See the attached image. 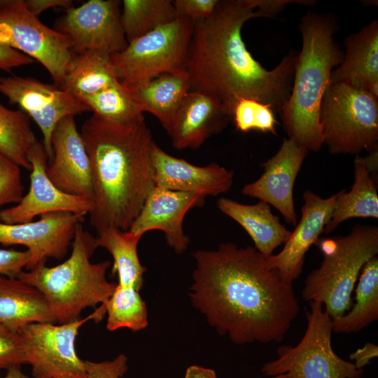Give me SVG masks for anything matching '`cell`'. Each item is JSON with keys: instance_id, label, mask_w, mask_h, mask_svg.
Masks as SVG:
<instances>
[{"instance_id": "1", "label": "cell", "mask_w": 378, "mask_h": 378, "mask_svg": "<svg viewBox=\"0 0 378 378\" xmlns=\"http://www.w3.org/2000/svg\"><path fill=\"white\" fill-rule=\"evenodd\" d=\"M189 293L210 326L235 344L281 342L300 312L292 284L254 246L197 250Z\"/></svg>"}, {"instance_id": "2", "label": "cell", "mask_w": 378, "mask_h": 378, "mask_svg": "<svg viewBox=\"0 0 378 378\" xmlns=\"http://www.w3.org/2000/svg\"><path fill=\"white\" fill-rule=\"evenodd\" d=\"M293 0H221L210 17L194 24L186 71L190 91L213 97L232 118L241 99L270 105L281 113L289 99L298 52H290L273 69L264 68L242 38L244 24L272 18Z\"/></svg>"}, {"instance_id": "3", "label": "cell", "mask_w": 378, "mask_h": 378, "mask_svg": "<svg viewBox=\"0 0 378 378\" xmlns=\"http://www.w3.org/2000/svg\"><path fill=\"white\" fill-rule=\"evenodd\" d=\"M80 132L92 169L90 223L97 232L111 227L127 231L155 187L151 132L144 118L113 124L94 114Z\"/></svg>"}, {"instance_id": "4", "label": "cell", "mask_w": 378, "mask_h": 378, "mask_svg": "<svg viewBox=\"0 0 378 378\" xmlns=\"http://www.w3.org/2000/svg\"><path fill=\"white\" fill-rule=\"evenodd\" d=\"M336 27L329 15L308 12L302 18V48L295 60L290 94L280 113L288 139L308 151H318L323 146L321 102L332 69L344 57L333 38Z\"/></svg>"}, {"instance_id": "5", "label": "cell", "mask_w": 378, "mask_h": 378, "mask_svg": "<svg viewBox=\"0 0 378 378\" xmlns=\"http://www.w3.org/2000/svg\"><path fill=\"white\" fill-rule=\"evenodd\" d=\"M71 246L70 256L61 264L48 267L42 262L17 276L41 293L59 324L79 320L85 308L105 304L117 284L106 278L108 260L90 261L98 246L82 222L76 227Z\"/></svg>"}, {"instance_id": "6", "label": "cell", "mask_w": 378, "mask_h": 378, "mask_svg": "<svg viewBox=\"0 0 378 378\" xmlns=\"http://www.w3.org/2000/svg\"><path fill=\"white\" fill-rule=\"evenodd\" d=\"M315 244L323 253L318 268L307 277L302 296L325 305L332 321L352 305L351 293L362 267L378 253V227L356 225L345 236L318 239Z\"/></svg>"}, {"instance_id": "7", "label": "cell", "mask_w": 378, "mask_h": 378, "mask_svg": "<svg viewBox=\"0 0 378 378\" xmlns=\"http://www.w3.org/2000/svg\"><path fill=\"white\" fill-rule=\"evenodd\" d=\"M318 122L323 145L331 154L358 155L377 149L378 98L365 90L329 82Z\"/></svg>"}, {"instance_id": "8", "label": "cell", "mask_w": 378, "mask_h": 378, "mask_svg": "<svg viewBox=\"0 0 378 378\" xmlns=\"http://www.w3.org/2000/svg\"><path fill=\"white\" fill-rule=\"evenodd\" d=\"M194 22L176 18L128 43L111 56L115 74L125 88L165 73L186 70Z\"/></svg>"}, {"instance_id": "9", "label": "cell", "mask_w": 378, "mask_h": 378, "mask_svg": "<svg viewBox=\"0 0 378 378\" xmlns=\"http://www.w3.org/2000/svg\"><path fill=\"white\" fill-rule=\"evenodd\" d=\"M307 329L295 346L282 345L277 358L264 364L266 375L288 374L292 378H360L363 369L340 358L331 344L332 320L323 304L309 302Z\"/></svg>"}, {"instance_id": "10", "label": "cell", "mask_w": 378, "mask_h": 378, "mask_svg": "<svg viewBox=\"0 0 378 378\" xmlns=\"http://www.w3.org/2000/svg\"><path fill=\"white\" fill-rule=\"evenodd\" d=\"M106 314L104 304L85 318L55 325L36 322L18 329L26 364L34 378H88L85 360L78 356L76 340L86 322L100 321Z\"/></svg>"}, {"instance_id": "11", "label": "cell", "mask_w": 378, "mask_h": 378, "mask_svg": "<svg viewBox=\"0 0 378 378\" xmlns=\"http://www.w3.org/2000/svg\"><path fill=\"white\" fill-rule=\"evenodd\" d=\"M0 41L37 60L58 87L76 55L67 38L33 15L24 0H0Z\"/></svg>"}, {"instance_id": "12", "label": "cell", "mask_w": 378, "mask_h": 378, "mask_svg": "<svg viewBox=\"0 0 378 378\" xmlns=\"http://www.w3.org/2000/svg\"><path fill=\"white\" fill-rule=\"evenodd\" d=\"M118 0H89L81 6L65 9L55 30L69 41L78 55L88 51L111 56L128 45L120 21Z\"/></svg>"}, {"instance_id": "13", "label": "cell", "mask_w": 378, "mask_h": 378, "mask_svg": "<svg viewBox=\"0 0 378 378\" xmlns=\"http://www.w3.org/2000/svg\"><path fill=\"white\" fill-rule=\"evenodd\" d=\"M0 93L9 104L19 106L37 124L49 163L52 158L51 136L57 123L66 116L74 117L90 111L68 91L29 77H0Z\"/></svg>"}, {"instance_id": "14", "label": "cell", "mask_w": 378, "mask_h": 378, "mask_svg": "<svg viewBox=\"0 0 378 378\" xmlns=\"http://www.w3.org/2000/svg\"><path fill=\"white\" fill-rule=\"evenodd\" d=\"M31 166L28 192L15 205L0 211V222L17 224L32 221L35 216L54 212H69L84 216L93 208L92 201L66 193L48 178V156L43 143L38 142L29 154Z\"/></svg>"}, {"instance_id": "15", "label": "cell", "mask_w": 378, "mask_h": 378, "mask_svg": "<svg viewBox=\"0 0 378 378\" xmlns=\"http://www.w3.org/2000/svg\"><path fill=\"white\" fill-rule=\"evenodd\" d=\"M84 216L69 212L43 214L38 220L17 224L0 222V244L22 245L30 253L26 269L31 270L48 258L62 260L71 245L77 225Z\"/></svg>"}, {"instance_id": "16", "label": "cell", "mask_w": 378, "mask_h": 378, "mask_svg": "<svg viewBox=\"0 0 378 378\" xmlns=\"http://www.w3.org/2000/svg\"><path fill=\"white\" fill-rule=\"evenodd\" d=\"M308 152L293 140L284 139L278 151L262 164L263 174L256 181L245 185L242 194L275 207L286 222L295 226L298 216L293 187Z\"/></svg>"}, {"instance_id": "17", "label": "cell", "mask_w": 378, "mask_h": 378, "mask_svg": "<svg viewBox=\"0 0 378 378\" xmlns=\"http://www.w3.org/2000/svg\"><path fill=\"white\" fill-rule=\"evenodd\" d=\"M51 147L52 158L46 173L52 183L66 193L92 201L91 164L74 116H66L57 123Z\"/></svg>"}, {"instance_id": "18", "label": "cell", "mask_w": 378, "mask_h": 378, "mask_svg": "<svg viewBox=\"0 0 378 378\" xmlns=\"http://www.w3.org/2000/svg\"><path fill=\"white\" fill-rule=\"evenodd\" d=\"M337 196V192L323 198L314 192L305 190L300 219L294 230L279 253L265 256L267 267L276 271L286 283L293 284L302 272L305 255L323 232Z\"/></svg>"}, {"instance_id": "19", "label": "cell", "mask_w": 378, "mask_h": 378, "mask_svg": "<svg viewBox=\"0 0 378 378\" xmlns=\"http://www.w3.org/2000/svg\"><path fill=\"white\" fill-rule=\"evenodd\" d=\"M205 198L199 194L155 186L129 230L141 236L150 230H161L167 244L176 253H182L189 243L183 227L184 218L190 209L203 205Z\"/></svg>"}, {"instance_id": "20", "label": "cell", "mask_w": 378, "mask_h": 378, "mask_svg": "<svg viewBox=\"0 0 378 378\" xmlns=\"http://www.w3.org/2000/svg\"><path fill=\"white\" fill-rule=\"evenodd\" d=\"M155 186L180 192L217 196L230 190L234 172L212 162L201 167L174 157L154 141L150 148Z\"/></svg>"}, {"instance_id": "21", "label": "cell", "mask_w": 378, "mask_h": 378, "mask_svg": "<svg viewBox=\"0 0 378 378\" xmlns=\"http://www.w3.org/2000/svg\"><path fill=\"white\" fill-rule=\"evenodd\" d=\"M229 118L225 108L215 98L190 91L167 132L177 150L197 149L220 132Z\"/></svg>"}, {"instance_id": "22", "label": "cell", "mask_w": 378, "mask_h": 378, "mask_svg": "<svg viewBox=\"0 0 378 378\" xmlns=\"http://www.w3.org/2000/svg\"><path fill=\"white\" fill-rule=\"evenodd\" d=\"M344 46L343 59L331 71L329 82L363 90L378 98V21L348 36Z\"/></svg>"}, {"instance_id": "23", "label": "cell", "mask_w": 378, "mask_h": 378, "mask_svg": "<svg viewBox=\"0 0 378 378\" xmlns=\"http://www.w3.org/2000/svg\"><path fill=\"white\" fill-rule=\"evenodd\" d=\"M125 89L143 113H151L167 131L190 91V83L187 72L183 70L162 74Z\"/></svg>"}, {"instance_id": "24", "label": "cell", "mask_w": 378, "mask_h": 378, "mask_svg": "<svg viewBox=\"0 0 378 378\" xmlns=\"http://www.w3.org/2000/svg\"><path fill=\"white\" fill-rule=\"evenodd\" d=\"M218 209L240 225L253 240L255 248L265 256L288 239L290 231L272 214L270 206L262 201L254 204H244L220 197Z\"/></svg>"}, {"instance_id": "25", "label": "cell", "mask_w": 378, "mask_h": 378, "mask_svg": "<svg viewBox=\"0 0 378 378\" xmlns=\"http://www.w3.org/2000/svg\"><path fill=\"white\" fill-rule=\"evenodd\" d=\"M36 322L56 323L44 296L18 278L0 274V323L18 330Z\"/></svg>"}, {"instance_id": "26", "label": "cell", "mask_w": 378, "mask_h": 378, "mask_svg": "<svg viewBox=\"0 0 378 378\" xmlns=\"http://www.w3.org/2000/svg\"><path fill=\"white\" fill-rule=\"evenodd\" d=\"M142 236L130 230L107 228L97 232V244L111 255V274H117L115 290L125 293H139L144 285L146 267L141 264L137 247Z\"/></svg>"}, {"instance_id": "27", "label": "cell", "mask_w": 378, "mask_h": 378, "mask_svg": "<svg viewBox=\"0 0 378 378\" xmlns=\"http://www.w3.org/2000/svg\"><path fill=\"white\" fill-rule=\"evenodd\" d=\"M354 181L348 192H337L335 206L323 232L329 234L344 221L353 218H378V195L375 178L368 170L364 158L356 155L354 164Z\"/></svg>"}, {"instance_id": "28", "label": "cell", "mask_w": 378, "mask_h": 378, "mask_svg": "<svg viewBox=\"0 0 378 378\" xmlns=\"http://www.w3.org/2000/svg\"><path fill=\"white\" fill-rule=\"evenodd\" d=\"M118 82L111 56L88 51L75 55L59 88L79 98L96 94Z\"/></svg>"}, {"instance_id": "29", "label": "cell", "mask_w": 378, "mask_h": 378, "mask_svg": "<svg viewBox=\"0 0 378 378\" xmlns=\"http://www.w3.org/2000/svg\"><path fill=\"white\" fill-rule=\"evenodd\" d=\"M356 288V302L342 316L332 321V332H358L378 319V257L368 260L361 269Z\"/></svg>"}, {"instance_id": "30", "label": "cell", "mask_w": 378, "mask_h": 378, "mask_svg": "<svg viewBox=\"0 0 378 378\" xmlns=\"http://www.w3.org/2000/svg\"><path fill=\"white\" fill-rule=\"evenodd\" d=\"M30 118L22 110H13L0 102V152L29 171V154L38 141L31 129Z\"/></svg>"}, {"instance_id": "31", "label": "cell", "mask_w": 378, "mask_h": 378, "mask_svg": "<svg viewBox=\"0 0 378 378\" xmlns=\"http://www.w3.org/2000/svg\"><path fill=\"white\" fill-rule=\"evenodd\" d=\"M122 27L128 43L176 18L170 0H123Z\"/></svg>"}, {"instance_id": "32", "label": "cell", "mask_w": 378, "mask_h": 378, "mask_svg": "<svg viewBox=\"0 0 378 378\" xmlns=\"http://www.w3.org/2000/svg\"><path fill=\"white\" fill-rule=\"evenodd\" d=\"M102 120L125 124L144 118V113L120 82L96 94L78 98Z\"/></svg>"}, {"instance_id": "33", "label": "cell", "mask_w": 378, "mask_h": 378, "mask_svg": "<svg viewBox=\"0 0 378 378\" xmlns=\"http://www.w3.org/2000/svg\"><path fill=\"white\" fill-rule=\"evenodd\" d=\"M232 119L243 132L252 130L276 134L275 113L272 107L252 99H241L234 106Z\"/></svg>"}, {"instance_id": "34", "label": "cell", "mask_w": 378, "mask_h": 378, "mask_svg": "<svg viewBox=\"0 0 378 378\" xmlns=\"http://www.w3.org/2000/svg\"><path fill=\"white\" fill-rule=\"evenodd\" d=\"M24 190L20 167L0 152V208L18 204Z\"/></svg>"}, {"instance_id": "35", "label": "cell", "mask_w": 378, "mask_h": 378, "mask_svg": "<svg viewBox=\"0 0 378 378\" xmlns=\"http://www.w3.org/2000/svg\"><path fill=\"white\" fill-rule=\"evenodd\" d=\"M26 364L18 330L0 323V370Z\"/></svg>"}, {"instance_id": "36", "label": "cell", "mask_w": 378, "mask_h": 378, "mask_svg": "<svg viewBox=\"0 0 378 378\" xmlns=\"http://www.w3.org/2000/svg\"><path fill=\"white\" fill-rule=\"evenodd\" d=\"M219 0H175L172 1L176 18H184L194 24L211 15Z\"/></svg>"}, {"instance_id": "37", "label": "cell", "mask_w": 378, "mask_h": 378, "mask_svg": "<svg viewBox=\"0 0 378 378\" xmlns=\"http://www.w3.org/2000/svg\"><path fill=\"white\" fill-rule=\"evenodd\" d=\"M88 378H120L127 371V358L120 354L111 360H85Z\"/></svg>"}, {"instance_id": "38", "label": "cell", "mask_w": 378, "mask_h": 378, "mask_svg": "<svg viewBox=\"0 0 378 378\" xmlns=\"http://www.w3.org/2000/svg\"><path fill=\"white\" fill-rule=\"evenodd\" d=\"M30 260V253L14 249H0V274L17 278L27 268Z\"/></svg>"}, {"instance_id": "39", "label": "cell", "mask_w": 378, "mask_h": 378, "mask_svg": "<svg viewBox=\"0 0 378 378\" xmlns=\"http://www.w3.org/2000/svg\"><path fill=\"white\" fill-rule=\"evenodd\" d=\"M34 60L0 41V70L10 71L13 68L28 65Z\"/></svg>"}, {"instance_id": "40", "label": "cell", "mask_w": 378, "mask_h": 378, "mask_svg": "<svg viewBox=\"0 0 378 378\" xmlns=\"http://www.w3.org/2000/svg\"><path fill=\"white\" fill-rule=\"evenodd\" d=\"M27 10L37 17L43 11L53 8H64L67 9L72 6L70 0H24Z\"/></svg>"}, {"instance_id": "41", "label": "cell", "mask_w": 378, "mask_h": 378, "mask_svg": "<svg viewBox=\"0 0 378 378\" xmlns=\"http://www.w3.org/2000/svg\"><path fill=\"white\" fill-rule=\"evenodd\" d=\"M378 346L372 343L367 342L362 348L352 353L349 358L355 360L354 365L358 369L369 364L371 359L377 357Z\"/></svg>"}, {"instance_id": "42", "label": "cell", "mask_w": 378, "mask_h": 378, "mask_svg": "<svg viewBox=\"0 0 378 378\" xmlns=\"http://www.w3.org/2000/svg\"><path fill=\"white\" fill-rule=\"evenodd\" d=\"M184 378H217L214 370L191 365L186 370Z\"/></svg>"}, {"instance_id": "43", "label": "cell", "mask_w": 378, "mask_h": 378, "mask_svg": "<svg viewBox=\"0 0 378 378\" xmlns=\"http://www.w3.org/2000/svg\"><path fill=\"white\" fill-rule=\"evenodd\" d=\"M20 368L21 366H15L9 368L5 376L0 378H29L22 372Z\"/></svg>"}, {"instance_id": "44", "label": "cell", "mask_w": 378, "mask_h": 378, "mask_svg": "<svg viewBox=\"0 0 378 378\" xmlns=\"http://www.w3.org/2000/svg\"><path fill=\"white\" fill-rule=\"evenodd\" d=\"M272 378H292V377L288 374H281L274 376Z\"/></svg>"}]
</instances>
